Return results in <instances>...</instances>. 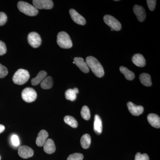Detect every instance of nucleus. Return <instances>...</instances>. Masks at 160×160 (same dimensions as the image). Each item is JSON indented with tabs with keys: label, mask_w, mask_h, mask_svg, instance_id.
Returning a JSON list of instances; mask_svg holds the SVG:
<instances>
[{
	"label": "nucleus",
	"mask_w": 160,
	"mask_h": 160,
	"mask_svg": "<svg viewBox=\"0 0 160 160\" xmlns=\"http://www.w3.org/2000/svg\"><path fill=\"white\" fill-rule=\"evenodd\" d=\"M86 63L96 76L99 78L104 76V68L96 58L92 56L88 57L86 58Z\"/></svg>",
	"instance_id": "f257e3e1"
},
{
	"label": "nucleus",
	"mask_w": 160,
	"mask_h": 160,
	"mask_svg": "<svg viewBox=\"0 0 160 160\" xmlns=\"http://www.w3.org/2000/svg\"><path fill=\"white\" fill-rule=\"evenodd\" d=\"M18 7L20 11L29 16H35L38 13V10L35 7L23 1L18 2Z\"/></svg>",
	"instance_id": "f03ea898"
},
{
	"label": "nucleus",
	"mask_w": 160,
	"mask_h": 160,
	"mask_svg": "<svg viewBox=\"0 0 160 160\" xmlns=\"http://www.w3.org/2000/svg\"><path fill=\"white\" fill-rule=\"evenodd\" d=\"M29 78L30 75L27 70L19 69L14 73L12 77V81L14 84L22 85L26 83L29 80Z\"/></svg>",
	"instance_id": "7ed1b4c3"
},
{
	"label": "nucleus",
	"mask_w": 160,
	"mask_h": 160,
	"mask_svg": "<svg viewBox=\"0 0 160 160\" xmlns=\"http://www.w3.org/2000/svg\"><path fill=\"white\" fill-rule=\"evenodd\" d=\"M57 43L63 49H70L72 46V42L69 34L64 31L60 32L58 33Z\"/></svg>",
	"instance_id": "20e7f679"
},
{
	"label": "nucleus",
	"mask_w": 160,
	"mask_h": 160,
	"mask_svg": "<svg viewBox=\"0 0 160 160\" xmlns=\"http://www.w3.org/2000/svg\"><path fill=\"white\" fill-rule=\"evenodd\" d=\"M22 99L27 103L34 102L37 98V93L34 89L27 87L23 89L22 92Z\"/></svg>",
	"instance_id": "39448f33"
},
{
	"label": "nucleus",
	"mask_w": 160,
	"mask_h": 160,
	"mask_svg": "<svg viewBox=\"0 0 160 160\" xmlns=\"http://www.w3.org/2000/svg\"><path fill=\"white\" fill-rule=\"evenodd\" d=\"M104 21L112 29L115 31H119L122 28L121 23L117 19L109 15H106L104 17Z\"/></svg>",
	"instance_id": "423d86ee"
},
{
	"label": "nucleus",
	"mask_w": 160,
	"mask_h": 160,
	"mask_svg": "<svg viewBox=\"0 0 160 160\" xmlns=\"http://www.w3.org/2000/svg\"><path fill=\"white\" fill-rule=\"evenodd\" d=\"M28 41L29 45L34 48L39 47L42 43V39L40 35L35 32H32L28 34Z\"/></svg>",
	"instance_id": "0eeeda50"
},
{
	"label": "nucleus",
	"mask_w": 160,
	"mask_h": 160,
	"mask_svg": "<svg viewBox=\"0 0 160 160\" xmlns=\"http://www.w3.org/2000/svg\"><path fill=\"white\" fill-rule=\"evenodd\" d=\"M32 3L38 9H50L53 6V2L51 0H33Z\"/></svg>",
	"instance_id": "6e6552de"
},
{
	"label": "nucleus",
	"mask_w": 160,
	"mask_h": 160,
	"mask_svg": "<svg viewBox=\"0 0 160 160\" xmlns=\"http://www.w3.org/2000/svg\"><path fill=\"white\" fill-rule=\"evenodd\" d=\"M18 154L20 157L24 159L32 157L34 154L33 149L26 146H20L18 150Z\"/></svg>",
	"instance_id": "1a4fd4ad"
},
{
	"label": "nucleus",
	"mask_w": 160,
	"mask_h": 160,
	"mask_svg": "<svg viewBox=\"0 0 160 160\" xmlns=\"http://www.w3.org/2000/svg\"><path fill=\"white\" fill-rule=\"evenodd\" d=\"M129 111L132 115L138 116L142 114L144 111V108L141 106H137L132 102H128L127 104Z\"/></svg>",
	"instance_id": "9d476101"
},
{
	"label": "nucleus",
	"mask_w": 160,
	"mask_h": 160,
	"mask_svg": "<svg viewBox=\"0 0 160 160\" xmlns=\"http://www.w3.org/2000/svg\"><path fill=\"white\" fill-rule=\"evenodd\" d=\"M69 12L72 19L74 22L82 26H84L86 24V20L85 18L78 13L74 9H70Z\"/></svg>",
	"instance_id": "9b49d317"
},
{
	"label": "nucleus",
	"mask_w": 160,
	"mask_h": 160,
	"mask_svg": "<svg viewBox=\"0 0 160 160\" xmlns=\"http://www.w3.org/2000/svg\"><path fill=\"white\" fill-rule=\"evenodd\" d=\"M133 12L136 16L138 20L140 22H143L146 18V12L142 6L135 5L133 8Z\"/></svg>",
	"instance_id": "f8f14e48"
},
{
	"label": "nucleus",
	"mask_w": 160,
	"mask_h": 160,
	"mask_svg": "<svg viewBox=\"0 0 160 160\" xmlns=\"http://www.w3.org/2000/svg\"><path fill=\"white\" fill-rule=\"evenodd\" d=\"M48 136L49 134L46 130L44 129L41 130L38 134V137L37 138L36 141L37 145L39 147H42L44 146Z\"/></svg>",
	"instance_id": "ddd939ff"
},
{
	"label": "nucleus",
	"mask_w": 160,
	"mask_h": 160,
	"mask_svg": "<svg viewBox=\"0 0 160 160\" xmlns=\"http://www.w3.org/2000/svg\"><path fill=\"white\" fill-rule=\"evenodd\" d=\"M73 60H74L75 64L82 72L86 73L89 72V67L87 66L86 62H85L82 58H75Z\"/></svg>",
	"instance_id": "4468645a"
},
{
	"label": "nucleus",
	"mask_w": 160,
	"mask_h": 160,
	"mask_svg": "<svg viewBox=\"0 0 160 160\" xmlns=\"http://www.w3.org/2000/svg\"><path fill=\"white\" fill-rule=\"evenodd\" d=\"M147 119L149 124L152 127L159 129L160 128V118L158 115L150 113L147 116Z\"/></svg>",
	"instance_id": "2eb2a0df"
},
{
	"label": "nucleus",
	"mask_w": 160,
	"mask_h": 160,
	"mask_svg": "<svg viewBox=\"0 0 160 160\" xmlns=\"http://www.w3.org/2000/svg\"><path fill=\"white\" fill-rule=\"evenodd\" d=\"M44 151L48 154H52L56 151V146L54 142L51 139L46 140L44 146Z\"/></svg>",
	"instance_id": "dca6fc26"
},
{
	"label": "nucleus",
	"mask_w": 160,
	"mask_h": 160,
	"mask_svg": "<svg viewBox=\"0 0 160 160\" xmlns=\"http://www.w3.org/2000/svg\"><path fill=\"white\" fill-rule=\"evenodd\" d=\"M93 129L95 133L98 135L101 134L102 132V123L98 115H95Z\"/></svg>",
	"instance_id": "f3484780"
},
{
	"label": "nucleus",
	"mask_w": 160,
	"mask_h": 160,
	"mask_svg": "<svg viewBox=\"0 0 160 160\" xmlns=\"http://www.w3.org/2000/svg\"><path fill=\"white\" fill-rule=\"evenodd\" d=\"M132 60L133 64L138 67H143L146 65V60L142 54L138 53L134 55Z\"/></svg>",
	"instance_id": "a211bd4d"
},
{
	"label": "nucleus",
	"mask_w": 160,
	"mask_h": 160,
	"mask_svg": "<svg viewBox=\"0 0 160 160\" xmlns=\"http://www.w3.org/2000/svg\"><path fill=\"white\" fill-rule=\"evenodd\" d=\"M47 72L45 71H41L38 73L37 76L35 78H33L31 80V83L33 86H37L39 83L42 82L44 79L46 77Z\"/></svg>",
	"instance_id": "6ab92c4d"
},
{
	"label": "nucleus",
	"mask_w": 160,
	"mask_h": 160,
	"mask_svg": "<svg viewBox=\"0 0 160 160\" xmlns=\"http://www.w3.org/2000/svg\"><path fill=\"white\" fill-rule=\"evenodd\" d=\"M79 90L77 88L68 89L65 92V97L66 99L74 101L76 99L77 94Z\"/></svg>",
	"instance_id": "aec40b11"
},
{
	"label": "nucleus",
	"mask_w": 160,
	"mask_h": 160,
	"mask_svg": "<svg viewBox=\"0 0 160 160\" xmlns=\"http://www.w3.org/2000/svg\"><path fill=\"white\" fill-rule=\"evenodd\" d=\"M140 82L144 86L149 87L152 85L151 76L150 75L146 73H142L139 76Z\"/></svg>",
	"instance_id": "412c9836"
},
{
	"label": "nucleus",
	"mask_w": 160,
	"mask_h": 160,
	"mask_svg": "<svg viewBox=\"0 0 160 160\" xmlns=\"http://www.w3.org/2000/svg\"><path fill=\"white\" fill-rule=\"evenodd\" d=\"M80 142H81V146L83 149H88L91 143V137L87 133L83 135L81 138Z\"/></svg>",
	"instance_id": "4be33fe9"
},
{
	"label": "nucleus",
	"mask_w": 160,
	"mask_h": 160,
	"mask_svg": "<svg viewBox=\"0 0 160 160\" xmlns=\"http://www.w3.org/2000/svg\"><path fill=\"white\" fill-rule=\"evenodd\" d=\"M120 70L121 73H122L126 79L129 81H132L135 78V74L129 70L126 67L124 66H121L120 67Z\"/></svg>",
	"instance_id": "5701e85b"
},
{
	"label": "nucleus",
	"mask_w": 160,
	"mask_h": 160,
	"mask_svg": "<svg viewBox=\"0 0 160 160\" xmlns=\"http://www.w3.org/2000/svg\"><path fill=\"white\" fill-rule=\"evenodd\" d=\"M53 86V80L50 76L47 77L41 83V86L43 89H51Z\"/></svg>",
	"instance_id": "b1692460"
},
{
	"label": "nucleus",
	"mask_w": 160,
	"mask_h": 160,
	"mask_svg": "<svg viewBox=\"0 0 160 160\" xmlns=\"http://www.w3.org/2000/svg\"><path fill=\"white\" fill-rule=\"evenodd\" d=\"M64 122L72 128H76L78 126L77 121L73 117L71 116H66L64 119Z\"/></svg>",
	"instance_id": "393cba45"
},
{
	"label": "nucleus",
	"mask_w": 160,
	"mask_h": 160,
	"mask_svg": "<svg viewBox=\"0 0 160 160\" xmlns=\"http://www.w3.org/2000/svg\"><path fill=\"white\" fill-rule=\"evenodd\" d=\"M81 116L84 120H89L90 118V112L89 107L87 106H84L82 108L81 112Z\"/></svg>",
	"instance_id": "a878e982"
},
{
	"label": "nucleus",
	"mask_w": 160,
	"mask_h": 160,
	"mask_svg": "<svg viewBox=\"0 0 160 160\" xmlns=\"http://www.w3.org/2000/svg\"><path fill=\"white\" fill-rule=\"evenodd\" d=\"M84 158L83 154L80 153H74L70 155L67 160H82Z\"/></svg>",
	"instance_id": "bb28decb"
},
{
	"label": "nucleus",
	"mask_w": 160,
	"mask_h": 160,
	"mask_svg": "<svg viewBox=\"0 0 160 160\" xmlns=\"http://www.w3.org/2000/svg\"><path fill=\"white\" fill-rule=\"evenodd\" d=\"M134 160H149V156L146 153L141 154L140 152H138L135 155Z\"/></svg>",
	"instance_id": "cd10ccee"
},
{
	"label": "nucleus",
	"mask_w": 160,
	"mask_h": 160,
	"mask_svg": "<svg viewBox=\"0 0 160 160\" xmlns=\"http://www.w3.org/2000/svg\"><path fill=\"white\" fill-rule=\"evenodd\" d=\"M8 71L7 68L0 64V78H2L8 74Z\"/></svg>",
	"instance_id": "c85d7f7f"
},
{
	"label": "nucleus",
	"mask_w": 160,
	"mask_h": 160,
	"mask_svg": "<svg viewBox=\"0 0 160 160\" xmlns=\"http://www.w3.org/2000/svg\"><path fill=\"white\" fill-rule=\"evenodd\" d=\"M7 21V16L4 12H0V26H2L6 24Z\"/></svg>",
	"instance_id": "c756f323"
},
{
	"label": "nucleus",
	"mask_w": 160,
	"mask_h": 160,
	"mask_svg": "<svg viewBox=\"0 0 160 160\" xmlns=\"http://www.w3.org/2000/svg\"><path fill=\"white\" fill-rule=\"evenodd\" d=\"M156 2L157 1L156 0H147V5L150 11L154 10L156 5Z\"/></svg>",
	"instance_id": "7c9ffc66"
},
{
	"label": "nucleus",
	"mask_w": 160,
	"mask_h": 160,
	"mask_svg": "<svg viewBox=\"0 0 160 160\" xmlns=\"http://www.w3.org/2000/svg\"><path fill=\"white\" fill-rule=\"evenodd\" d=\"M11 142L14 146H18L19 145L20 141L17 135L13 134L11 137Z\"/></svg>",
	"instance_id": "2f4dec72"
},
{
	"label": "nucleus",
	"mask_w": 160,
	"mask_h": 160,
	"mask_svg": "<svg viewBox=\"0 0 160 160\" xmlns=\"http://www.w3.org/2000/svg\"><path fill=\"white\" fill-rule=\"evenodd\" d=\"M7 51L6 46L5 43L0 41V56L3 55Z\"/></svg>",
	"instance_id": "473e14b6"
},
{
	"label": "nucleus",
	"mask_w": 160,
	"mask_h": 160,
	"mask_svg": "<svg viewBox=\"0 0 160 160\" xmlns=\"http://www.w3.org/2000/svg\"><path fill=\"white\" fill-rule=\"evenodd\" d=\"M5 126H3L2 125L0 124V133L2 132L3 131L5 130Z\"/></svg>",
	"instance_id": "72a5a7b5"
},
{
	"label": "nucleus",
	"mask_w": 160,
	"mask_h": 160,
	"mask_svg": "<svg viewBox=\"0 0 160 160\" xmlns=\"http://www.w3.org/2000/svg\"><path fill=\"white\" fill-rule=\"evenodd\" d=\"M114 1H115V2H118V1H119V0H115Z\"/></svg>",
	"instance_id": "f704fd0d"
},
{
	"label": "nucleus",
	"mask_w": 160,
	"mask_h": 160,
	"mask_svg": "<svg viewBox=\"0 0 160 160\" xmlns=\"http://www.w3.org/2000/svg\"><path fill=\"white\" fill-rule=\"evenodd\" d=\"M1 156H0V160H1Z\"/></svg>",
	"instance_id": "c9c22d12"
}]
</instances>
